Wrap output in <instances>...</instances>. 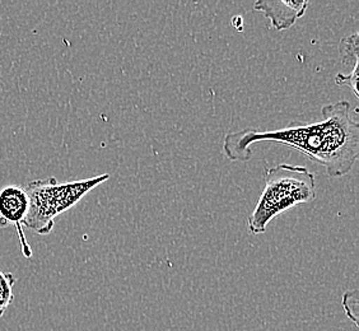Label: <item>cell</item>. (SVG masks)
Here are the masks:
<instances>
[{
    "label": "cell",
    "instance_id": "1",
    "mask_svg": "<svg viewBox=\"0 0 359 331\" xmlns=\"http://www.w3.org/2000/svg\"><path fill=\"white\" fill-rule=\"evenodd\" d=\"M321 123L290 126L259 133L256 129L231 133L224 137L223 153L233 162H248L252 157L251 145L273 142L297 149L315 163L323 166L332 179L352 171L359 156L358 109L341 100L321 109Z\"/></svg>",
    "mask_w": 359,
    "mask_h": 331
},
{
    "label": "cell",
    "instance_id": "2",
    "mask_svg": "<svg viewBox=\"0 0 359 331\" xmlns=\"http://www.w3.org/2000/svg\"><path fill=\"white\" fill-rule=\"evenodd\" d=\"M264 190L249 217L250 232L262 235L279 214L316 198V177L304 166L283 163L265 173Z\"/></svg>",
    "mask_w": 359,
    "mask_h": 331
},
{
    "label": "cell",
    "instance_id": "3",
    "mask_svg": "<svg viewBox=\"0 0 359 331\" xmlns=\"http://www.w3.org/2000/svg\"><path fill=\"white\" fill-rule=\"evenodd\" d=\"M110 179L107 173L73 182H57L55 177L36 180L27 184L28 212L23 226L39 235H48L59 214L74 207L90 190Z\"/></svg>",
    "mask_w": 359,
    "mask_h": 331
},
{
    "label": "cell",
    "instance_id": "4",
    "mask_svg": "<svg viewBox=\"0 0 359 331\" xmlns=\"http://www.w3.org/2000/svg\"><path fill=\"white\" fill-rule=\"evenodd\" d=\"M28 212V196L25 187L8 185L0 189V228H7L11 223L15 226L21 240L22 254L29 259L32 250L22 229Z\"/></svg>",
    "mask_w": 359,
    "mask_h": 331
},
{
    "label": "cell",
    "instance_id": "5",
    "mask_svg": "<svg viewBox=\"0 0 359 331\" xmlns=\"http://www.w3.org/2000/svg\"><path fill=\"white\" fill-rule=\"evenodd\" d=\"M309 4L307 0H259L254 4V9L263 13L276 31H285L304 17Z\"/></svg>",
    "mask_w": 359,
    "mask_h": 331
},
{
    "label": "cell",
    "instance_id": "6",
    "mask_svg": "<svg viewBox=\"0 0 359 331\" xmlns=\"http://www.w3.org/2000/svg\"><path fill=\"white\" fill-rule=\"evenodd\" d=\"M17 278L12 273L0 270V318L6 313L14 299L13 288Z\"/></svg>",
    "mask_w": 359,
    "mask_h": 331
},
{
    "label": "cell",
    "instance_id": "7",
    "mask_svg": "<svg viewBox=\"0 0 359 331\" xmlns=\"http://www.w3.org/2000/svg\"><path fill=\"white\" fill-rule=\"evenodd\" d=\"M339 51L341 54V60L344 65H357L358 59V32L346 36L339 43Z\"/></svg>",
    "mask_w": 359,
    "mask_h": 331
},
{
    "label": "cell",
    "instance_id": "8",
    "mask_svg": "<svg viewBox=\"0 0 359 331\" xmlns=\"http://www.w3.org/2000/svg\"><path fill=\"white\" fill-rule=\"evenodd\" d=\"M335 83L340 86V87H348L352 90L354 96L358 97V88H357V84H358V64L353 67L352 72L349 74H343V73H339L335 76Z\"/></svg>",
    "mask_w": 359,
    "mask_h": 331
},
{
    "label": "cell",
    "instance_id": "9",
    "mask_svg": "<svg viewBox=\"0 0 359 331\" xmlns=\"http://www.w3.org/2000/svg\"><path fill=\"white\" fill-rule=\"evenodd\" d=\"M358 292L357 290H351L346 292L343 297V306L346 310L348 318L352 320L354 325H358L357 321V313H358Z\"/></svg>",
    "mask_w": 359,
    "mask_h": 331
},
{
    "label": "cell",
    "instance_id": "10",
    "mask_svg": "<svg viewBox=\"0 0 359 331\" xmlns=\"http://www.w3.org/2000/svg\"><path fill=\"white\" fill-rule=\"evenodd\" d=\"M232 25L235 26V28H237V31H241L242 29V18L238 15V17H233L232 18Z\"/></svg>",
    "mask_w": 359,
    "mask_h": 331
}]
</instances>
